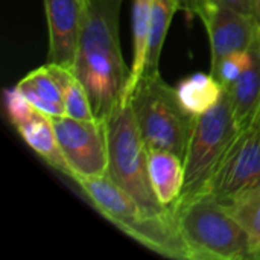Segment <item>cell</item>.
Instances as JSON below:
<instances>
[{
	"label": "cell",
	"mask_w": 260,
	"mask_h": 260,
	"mask_svg": "<svg viewBox=\"0 0 260 260\" xmlns=\"http://www.w3.org/2000/svg\"><path fill=\"white\" fill-rule=\"evenodd\" d=\"M148 174L157 200L165 207H172L184 187L183 158L171 151L146 148Z\"/></svg>",
	"instance_id": "12"
},
{
	"label": "cell",
	"mask_w": 260,
	"mask_h": 260,
	"mask_svg": "<svg viewBox=\"0 0 260 260\" xmlns=\"http://www.w3.org/2000/svg\"><path fill=\"white\" fill-rule=\"evenodd\" d=\"M64 104H66V116L76 119V120H94L98 119L93 105L90 102V98L82 85V82L72 75L70 81L67 82L66 87V94H64Z\"/></svg>",
	"instance_id": "19"
},
{
	"label": "cell",
	"mask_w": 260,
	"mask_h": 260,
	"mask_svg": "<svg viewBox=\"0 0 260 260\" xmlns=\"http://www.w3.org/2000/svg\"><path fill=\"white\" fill-rule=\"evenodd\" d=\"M175 90L181 107L193 117L212 110L225 93V87L213 73H193L181 79Z\"/></svg>",
	"instance_id": "16"
},
{
	"label": "cell",
	"mask_w": 260,
	"mask_h": 260,
	"mask_svg": "<svg viewBox=\"0 0 260 260\" xmlns=\"http://www.w3.org/2000/svg\"><path fill=\"white\" fill-rule=\"evenodd\" d=\"M84 198L113 225L145 245L148 250L172 259H186L174 212L165 216L143 215L139 204L110 175L73 177Z\"/></svg>",
	"instance_id": "2"
},
{
	"label": "cell",
	"mask_w": 260,
	"mask_h": 260,
	"mask_svg": "<svg viewBox=\"0 0 260 260\" xmlns=\"http://www.w3.org/2000/svg\"><path fill=\"white\" fill-rule=\"evenodd\" d=\"M209 40L213 70L227 55L250 50L260 35V24L254 15L239 12L229 6L212 3L201 15Z\"/></svg>",
	"instance_id": "9"
},
{
	"label": "cell",
	"mask_w": 260,
	"mask_h": 260,
	"mask_svg": "<svg viewBox=\"0 0 260 260\" xmlns=\"http://www.w3.org/2000/svg\"><path fill=\"white\" fill-rule=\"evenodd\" d=\"M213 2L222 6H229L244 14L254 15V0H213Z\"/></svg>",
	"instance_id": "23"
},
{
	"label": "cell",
	"mask_w": 260,
	"mask_h": 260,
	"mask_svg": "<svg viewBox=\"0 0 260 260\" xmlns=\"http://www.w3.org/2000/svg\"><path fill=\"white\" fill-rule=\"evenodd\" d=\"M119 3L120 0H88L72 67L90 98L96 117L105 122L122 104L131 72L120 49Z\"/></svg>",
	"instance_id": "1"
},
{
	"label": "cell",
	"mask_w": 260,
	"mask_h": 260,
	"mask_svg": "<svg viewBox=\"0 0 260 260\" xmlns=\"http://www.w3.org/2000/svg\"><path fill=\"white\" fill-rule=\"evenodd\" d=\"M213 0H180V9H183L187 15H200L212 5Z\"/></svg>",
	"instance_id": "22"
},
{
	"label": "cell",
	"mask_w": 260,
	"mask_h": 260,
	"mask_svg": "<svg viewBox=\"0 0 260 260\" xmlns=\"http://www.w3.org/2000/svg\"><path fill=\"white\" fill-rule=\"evenodd\" d=\"M172 212L187 260L253 259L247 232L212 195L180 198Z\"/></svg>",
	"instance_id": "3"
},
{
	"label": "cell",
	"mask_w": 260,
	"mask_h": 260,
	"mask_svg": "<svg viewBox=\"0 0 260 260\" xmlns=\"http://www.w3.org/2000/svg\"><path fill=\"white\" fill-rule=\"evenodd\" d=\"M254 17L260 24V0H254Z\"/></svg>",
	"instance_id": "24"
},
{
	"label": "cell",
	"mask_w": 260,
	"mask_h": 260,
	"mask_svg": "<svg viewBox=\"0 0 260 260\" xmlns=\"http://www.w3.org/2000/svg\"><path fill=\"white\" fill-rule=\"evenodd\" d=\"M72 75V69L47 62L29 72L17 87L38 111L50 117H61L66 116L64 94Z\"/></svg>",
	"instance_id": "11"
},
{
	"label": "cell",
	"mask_w": 260,
	"mask_h": 260,
	"mask_svg": "<svg viewBox=\"0 0 260 260\" xmlns=\"http://www.w3.org/2000/svg\"><path fill=\"white\" fill-rule=\"evenodd\" d=\"M238 131L225 90L222 99L212 110L193 119L183 157L184 187L180 198H189L204 190Z\"/></svg>",
	"instance_id": "6"
},
{
	"label": "cell",
	"mask_w": 260,
	"mask_h": 260,
	"mask_svg": "<svg viewBox=\"0 0 260 260\" xmlns=\"http://www.w3.org/2000/svg\"><path fill=\"white\" fill-rule=\"evenodd\" d=\"M222 204L247 232L253 260H260V186L244 190Z\"/></svg>",
	"instance_id": "17"
},
{
	"label": "cell",
	"mask_w": 260,
	"mask_h": 260,
	"mask_svg": "<svg viewBox=\"0 0 260 260\" xmlns=\"http://www.w3.org/2000/svg\"><path fill=\"white\" fill-rule=\"evenodd\" d=\"M257 186H260V105L251 120L238 131L203 192L219 203H229L244 190Z\"/></svg>",
	"instance_id": "7"
},
{
	"label": "cell",
	"mask_w": 260,
	"mask_h": 260,
	"mask_svg": "<svg viewBox=\"0 0 260 260\" xmlns=\"http://www.w3.org/2000/svg\"><path fill=\"white\" fill-rule=\"evenodd\" d=\"M108 175L119 184L148 216H165L172 207H165L155 197L149 174L146 145L134 117L131 104H120L107 119Z\"/></svg>",
	"instance_id": "4"
},
{
	"label": "cell",
	"mask_w": 260,
	"mask_h": 260,
	"mask_svg": "<svg viewBox=\"0 0 260 260\" xmlns=\"http://www.w3.org/2000/svg\"><path fill=\"white\" fill-rule=\"evenodd\" d=\"M15 129L40 158H43L50 168L70 177V168L62 155L50 116L37 110L29 119L17 125Z\"/></svg>",
	"instance_id": "13"
},
{
	"label": "cell",
	"mask_w": 260,
	"mask_h": 260,
	"mask_svg": "<svg viewBox=\"0 0 260 260\" xmlns=\"http://www.w3.org/2000/svg\"><path fill=\"white\" fill-rule=\"evenodd\" d=\"M129 104L146 148L171 151L183 158L195 117L184 111L177 90L160 72L140 79Z\"/></svg>",
	"instance_id": "5"
},
{
	"label": "cell",
	"mask_w": 260,
	"mask_h": 260,
	"mask_svg": "<svg viewBox=\"0 0 260 260\" xmlns=\"http://www.w3.org/2000/svg\"><path fill=\"white\" fill-rule=\"evenodd\" d=\"M253 64V50H241L227 55L212 70V73L222 82L224 87L232 85L242 73H245Z\"/></svg>",
	"instance_id": "20"
},
{
	"label": "cell",
	"mask_w": 260,
	"mask_h": 260,
	"mask_svg": "<svg viewBox=\"0 0 260 260\" xmlns=\"http://www.w3.org/2000/svg\"><path fill=\"white\" fill-rule=\"evenodd\" d=\"M3 104H5L6 114L14 126L20 125L37 111V108L27 101V98L21 93V90L17 85L5 90Z\"/></svg>",
	"instance_id": "21"
},
{
	"label": "cell",
	"mask_w": 260,
	"mask_h": 260,
	"mask_svg": "<svg viewBox=\"0 0 260 260\" xmlns=\"http://www.w3.org/2000/svg\"><path fill=\"white\" fill-rule=\"evenodd\" d=\"M253 64L232 85L225 87L236 126H245L260 105V35L251 47Z\"/></svg>",
	"instance_id": "14"
},
{
	"label": "cell",
	"mask_w": 260,
	"mask_h": 260,
	"mask_svg": "<svg viewBox=\"0 0 260 260\" xmlns=\"http://www.w3.org/2000/svg\"><path fill=\"white\" fill-rule=\"evenodd\" d=\"M88 0H44L49 27V62L72 69Z\"/></svg>",
	"instance_id": "10"
},
{
	"label": "cell",
	"mask_w": 260,
	"mask_h": 260,
	"mask_svg": "<svg viewBox=\"0 0 260 260\" xmlns=\"http://www.w3.org/2000/svg\"><path fill=\"white\" fill-rule=\"evenodd\" d=\"M180 9V0H154L151 12L149 47L146 55L145 75L158 73L160 56L174 14ZM143 75V76H145Z\"/></svg>",
	"instance_id": "18"
},
{
	"label": "cell",
	"mask_w": 260,
	"mask_h": 260,
	"mask_svg": "<svg viewBox=\"0 0 260 260\" xmlns=\"http://www.w3.org/2000/svg\"><path fill=\"white\" fill-rule=\"evenodd\" d=\"M58 143L73 177L108 175L107 122L76 120L67 116L52 117Z\"/></svg>",
	"instance_id": "8"
},
{
	"label": "cell",
	"mask_w": 260,
	"mask_h": 260,
	"mask_svg": "<svg viewBox=\"0 0 260 260\" xmlns=\"http://www.w3.org/2000/svg\"><path fill=\"white\" fill-rule=\"evenodd\" d=\"M152 3L154 0H133V64L128 82L123 90L122 104L129 102L137 84L145 75Z\"/></svg>",
	"instance_id": "15"
}]
</instances>
